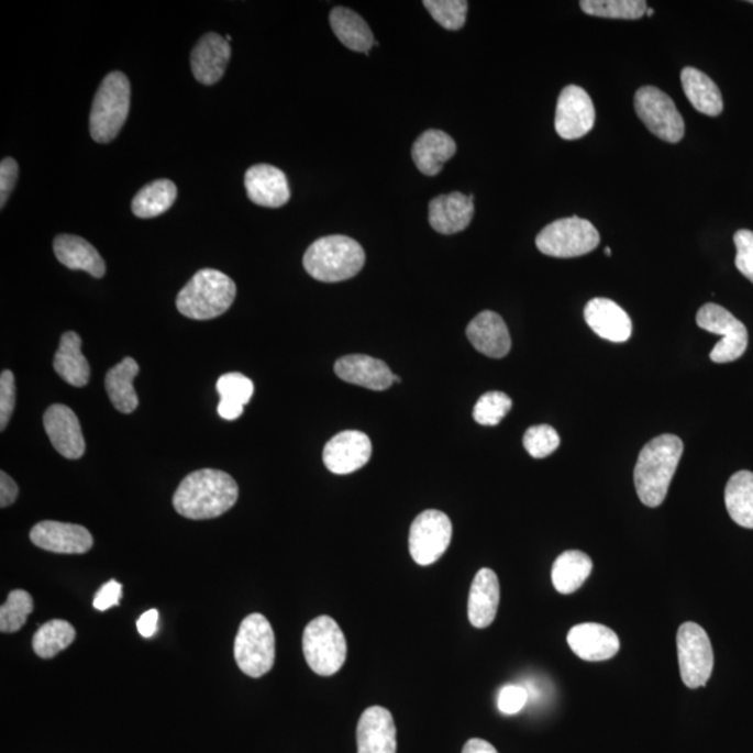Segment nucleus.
Listing matches in <instances>:
<instances>
[{
	"label": "nucleus",
	"mask_w": 753,
	"mask_h": 753,
	"mask_svg": "<svg viewBox=\"0 0 753 753\" xmlns=\"http://www.w3.org/2000/svg\"><path fill=\"white\" fill-rule=\"evenodd\" d=\"M176 197H178V189H176L174 181L168 179L151 181L134 196L132 201L133 214L143 218V220L163 215L174 206Z\"/></svg>",
	"instance_id": "f704fd0d"
},
{
	"label": "nucleus",
	"mask_w": 753,
	"mask_h": 753,
	"mask_svg": "<svg viewBox=\"0 0 753 753\" xmlns=\"http://www.w3.org/2000/svg\"><path fill=\"white\" fill-rule=\"evenodd\" d=\"M594 101L584 88L565 87L560 93L555 109V130L564 140H576L586 136L595 126Z\"/></svg>",
	"instance_id": "ddd939ff"
},
{
	"label": "nucleus",
	"mask_w": 753,
	"mask_h": 753,
	"mask_svg": "<svg viewBox=\"0 0 753 753\" xmlns=\"http://www.w3.org/2000/svg\"><path fill=\"white\" fill-rule=\"evenodd\" d=\"M230 41L215 33L202 36L191 52V71L201 85L212 86L225 75L231 59Z\"/></svg>",
	"instance_id": "aec40b11"
},
{
	"label": "nucleus",
	"mask_w": 753,
	"mask_h": 753,
	"mask_svg": "<svg viewBox=\"0 0 753 753\" xmlns=\"http://www.w3.org/2000/svg\"><path fill=\"white\" fill-rule=\"evenodd\" d=\"M122 585L118 580H109L108 584L103 585L100 590L97 591L96 597H93V607L98 611H107L119 605L122 599Z\"/></svg>",
	"instance_id": "49530a36"
},
{
	"label": "nucleus",
	"mask_w": 753,
	"mask_h": 753,
	"mask_svg": "<svg viewBox=\"0 0 753 753\" xmlns=\"http://www.w3.org/2000/svg\"><path fill=\"white\" fill-rule=\"evenodd\" d=\"M366 254L353 239L332 235L319 239L304 253L306 272L321 283H342L365 267Z\"/></svg>",
	"instance_id": "7ed1b4c3"
},
{
	"label": "nucleus",
	"mask_w": 753,
	"mask_h": 753,
	"mask_svg": "<svg viewBox=\"0 0 753 753\" xmlns=\"http://www.w3.org/2000/svg\"><path fill=\"white\" fill-rule=\"evenodd\" d=\"M75 639L76 630L69 622L52 620L34 633L33 649L41 658H54L56 654L69 647Z\"/></svg>",
	"instance_id": "c9c22d12"
},
{
	"label": "nucleus",
	"mask_w": 753,
	"mask_h": 753,
	"mask_svg": "<svg viewBox=\"0 0 753 753\" xmlns=\"http://www.w3.org/2000/svg\"><path fill=\"white\" fill-rule=\"evenodd\" d=\"M455 154L456 143L443 130H428L420 134L412 147L414 165L425 176L439 175L446 160Z\"/></svg>",
	"instance_id": "a878e982"
},
{
	"label": "nucleus",
	"mask_w": 753,
	"mask_h": 753,
	"mask_svg": "<svg viewBox=\"0 0 753 753\" xmlns=\"http://www.w3.org/2000/svg\"><path fill=\"white\" fill-rule=\"evenodd\" d=\"M696 323L700 329L720 335L721 341L710 352L715 363H730L740 359L748 347V330L729 310L708 303L699 309Z\"/></svg>",
	"instance_id": "9b49d317"
},
{
	"label": "nucleus",
	"mask_w": 753,
	"mask_h": 753,
	"mask_svg": "<svg viewBox=\"0 0 753 753\" xmlns=\"http://www.w3.org/2000/svg\"><path fill=\"white\" fill-rule=\"evenodd\" d=\"M357 753H397V727L381 706L363 711L356 731Z\"/></svg>",
	"instance_id": "f3484780"
},
{
	"label": "nucleus",
	"mask_w": 753,
	"mask_h": 753,
	"mask_svg": "<svg viewBox=\"0 0 753 753\" xmlns=\"http://www.w3.org/2000/svg\"><path fill=\"white\" fill-rule=\"evenodd\" d=\"M679 672L690 689L708 684L715 667L713 647L708 633L695 622H685L677 633Z\"/></svg>",
	"instance_id": "1a4fd4ad"
},
{
	"label": "nucleus",
	"mask_w": 753,
	"mask_h": 753,
	"mask_svg": "<svg viewBox=\"0 0 753 753\" xmlns=\"http://www.w3.org/2000/svg\"><path fill=\"white\" fill-rule=\"evenodd\" d=\"M335 374L341 380L355 386L384 391L395 383V374L383 361L366 355H350L341 357L335 363Z\"/></svg>",
	"instance_id": "b1692460"
},
{
	"label": "nucleus",
	"mask_w": 753,
	"mask_h": 753,
	"mask_svg": "<svg viewBox=\"0 0 753 753\" xmlns=\"http://www.w3.org/2000/svg\"><path fill=\"white\" fill-rule=\"evenodd\" d=\"M646 14H647V18H652V15L654 14V10L651 8H647Z\"/></svg>",
	"instance_id": "3c124183"
},
{
	"label": "nucleus",
	"mask_w": 753,
	"mask_h": 753,
	"mask_svg": "<svg viewBox=\"0 0 753 753\" xmlns=\"http://www.w3.org/2000/svg\"><path fill=\"white\" fill-rule=\"evenodd\" d=\"M467 340L476 351L492 359H501L511 351V336L506 321L495 311L477 314L466 329Z\"/></svg>",
	"instance_id": "412c9836"
},
{
	"label": "nucleus",
	"mask_w": 753,
	"mask_h": 753,
	"mask_svg": "<svg viewBox=\"0 0 753 753\" xmlns=\"http://www.w3.org/2000/svg\"><path fill=\"white\" fill-rule=\"evenodd\" d=\"M600 235L594 223L579 217L563 218L545 226L536 237V246L545 256L573 258L594 252Z\"/></svg>",
	"instance_id": "6e6552de"
},
{
	"label": "nucleus",
	"mask_w": 753,
	"mask_h": 753,
	"mask_svg": "<svg viewBox=\"0 0 753 753\" xmlns=\"http://www.w3.org/2000/svg\"><path fill=\"white\" fill-rule=\"evenodd\" d=\"M528 698V690L521 687V685H507L498 695V709H500L502 715H517L527 706Z\"/></svg>",
	"instance_id": "c03bdc74"
},
{
	"label": "nucleus",
	"mask_w": 753,
	"mask_h": 753,
	"mask_svg": "<svg viewBox=\"0 0 753 753\" xmlns=\"http://www.w3.org/2000/svg\"><path fill=\"white\" fill-rule=\"evenodd\" d=\"M605 253H606V256H607V257H610V256H611L610 247H606V248H605Z\"/></svg>",
	"instance_id": "603ef678"
},
{
	"label": "nucleus",
	"mask_w": 753,
	"mask_h": 753,
	"mask_svg": "<svg viewBox=\"0 0 753 753\" xmlns=\"http://www.w3.org/2000/svg\"><path fill=\"white\" fill-rule=\"evenodd\" d=\"M594 569L588 554L569 550L554 561L552 579L555 590L561 595H571L579 590Z\"/></svg>",
	"instance_id": "2f4dec72"
},
{
	"label": "nucleus",
	"mask_w": 753,
	"mask_h": 753,
	"mask_svg": "<svg viewBox=\"0 0 753 753\" xmlns=\"http://www.w3.org/2000/svg\"><path fill=\"white\" fill-rule=\"evenodd\" d=\"M248 199L254 204L279 209L290 199V190L287 176L277 166L258 164L247 169L244 175Z\"/></svg>",
	"instance_id": "a211bd4d"
},
{
	"label": "nucleus",
	"mask_w": 753,
	"mask_h": 753,
	"mask_svg": "<svg viewBox=\"0 0 753 753\" xmlns=\"http://www.w3.org/2000/svg\"><path fill=\"white\" fill-rule=\"evenodd\" d=\"M474 200V196H465L458 191L435 197L429 206L431 228L443 235L465 231L475 214Z\"/></svg>",
	"instance_id": "4be33fe9"
},
{
	"label": "nucleus",
	"mask_w": 753,
	"mask_h": 753,
	"mask_svg": "<svg viewBox=\"0 0 753 753\" xmlns=\"http://www.w3.org/2000/svg\"><path fill=\"white\" fill-rule=\"evenodd\" d=\"M235 661L248 677L259 678L272 672L275 663V635L266 617L254 612L239 627L235 639Z\"/></svg>",
	"instance_id": "423d86ee"
},
{
	"label": "nucleus",
	"mask_w": 753,
	"mask_h": 753,
	"mask_svg": "<svg viewBox=\"0 0 753 753\" xmlns=\"http://www.w3.org/2000/svg\"><path fill=\"white\" fill-rule=\"evenodd\" d=\"M140 372L133 357H124L121 363L107 373L106 388L109 399L122 413H133L139 407V397L133 387L134 378Z\"/></svg>",
	"instance_id": "7c9ffc66"
},
{
	"label": "nucleus",
	"mask_w": 753,
	"mask_h": 753,
	"mask_svg": "<svg viewBox=\"0 0 753 753\" xmlns=\"http://www.w3.org/2000/svg\"><path fill=\"white\" fill-rule=\"evenodd\" d=\"M573 652L586 662H605L620 651V639L609 627L585 622L573 628L567 636Z\"/></svg>",
	"instance_id": "6ab92c4d"
},
{
	"label": "nucleus",
	"mask_w": 753,
	"mask_h": 753,
	"mask_svg": "<svg viewBox=\"0 0 753 753\" xmlns=\"http://www.w3.org/2000/svg\"><path fill=\"white\" fill-rule=\"evenodd\" d=\"M423 7L431 18L445 30L458 31L466 23L467 7L465 0H424Z\"/></svg>",
	"instance_id": "58836bf2"
},
{
	"label": "nucleus",
	"mask_w": 753,
	"mask_h": 753,
	"mask_svg": "<svg viewBox=\"0 0 753 753\" xmlns=\"http://www.w3.org/2000/svg\"><path fill=\"white\" fill-rule=\"evenodd\" d=\"M236 285L228 275L206 268L185 285L176 298L180 314L191 320H212L230 310Z\"/></svg>",
	"instance_id": "20e7f679"
},
{
	"label": "nucleus",
	"mask_w": 753,
	"mask_h": 753,
	"mask_svg": "<svg viewBox=\"0 0 753 753\" xmlns=\"http://www.w3.org/2000/svg\"><path fill=\"white\" fill-rule=\"evenodd\" d=\"M500 605V582L495 571L481 568L472 582L467 616L470 624L487 628L495 622Z\"/></svg>",
	"instance_id": "393cba45"
},
{
	"label": "nucleus",
	"mask_w": 753,
	"mask_h": 753,
	"mask_svg": "<svg viewBox=\"0 0 753 753\" xmlns=\"http://www.w3.org/2000/svg\"><path fill=\"white\" fill-rule=\"evenodd\" d=\"M237 497V483L232 476L218 469H201L181 480L173 502L181 517L202 521L230 511Z\"/></svg>",
	"instance_id": "f257e3e1"
},
{
	"label": "nucleus",
	"mask_w": 753,
	"mask_h": 753,
	"mask_svg": "<svg viewBox=\"0 0 753 753\" xmlns=\"http://www.w3.org/2000/svg\"><path fill=\"white\" fill-rule=\"evenodd\" d=\"M33 610L34 601L29 591H10L7 602L0 607V631L14 633L22 630Z\"/></svg>",
	"instance_id": "4c0bfd02"
},
{
	"label": "nucleus",
	"mask_w": 753,
	"mask_h": 753,
	"mask_svg": "<svg viewBox=\"0 0 753 753\" xmlns=\"http://www.w3.org/2000/svg\"><path fill=\"white\" fill-rule=\"evenodd\" d=\"M81 337L75 331H67L60 337L59 350L54 357L55 372L62 380L73 387H86L90 381V365L81 353Z\"/></svg>",
	"instance_id": "cd10ccee"
},
{
	"label": "nucleus",
	"mask_w": 753,
	"mask_h": 753,
	"mask_svg": "<svg viewBox=\"0 0 753 753\" xmlns=\"http://www.w3.org/2000/svg\"><path fill=\"white\" fill-rule=\"evenodd\" d=\"M372 441L365 433L346 430L326 443L323 461L335 475H350L362 469L372 458Z\"/></svg>",
	"instance_id": "4468645a"
},
{
	"label": "nucleus",
	"mask_w": 753,
	"mask_h": 753,
	"mask_svg": "<svg viewBox=\"0 0 753 753\" xmlns=\"http://www.w3.org/2000/svg\"><path fill=\"white\" fill-rule=\"evenodd\" d=\"M523 446L533 458L542 459L558 449L560 435L552 425H533L524 433Z\"/></svg>",
	"instance_id": "a19ab883"
},
{
	"label": "nucleus",
	"mask_w": 753,
	"mask_h": 753,
	"mask_svg": "<svg viewBox=\"0 0 753 753\" xmlns=\"http://www.w3.org/2000/svg\"><path fill=\"white\" fill-rule=\"evenodd\" d=\"M30 539L36 547L56 554H85L93 545L92 534L81 524L56 521L36 523Z\"/></svg>",
	"instance_id": "2eb2a0df"
},
{
	"label": "nucleus",
	"mask_w": 753,
	"mask_h": 753,
	"mask_svg": "<svg viewBox=\"0 0 753 753\" xmlns=\"http://www.w3.org/2000/svg\"><path fill=\"white\" fill-rule=\"evenodd\" d=\"M579 7L595 18L616 20H639L647 10L643 0H582Z\"/></svg>",
	"instance_id": "e433bc0d"
},
{
	"label": "nucleus",
	"mask_w": 753,
	"mask_h": 753,
	"mask_svg": "<svg viewBox=\"0 0 753 753\" xmlns=\"http://www.w3.org/2000/svg\"><path fill=\"white\" fill-rule=\"evenodd\" d=\"M15 407V380L13 373L3 370L0 376V430L7 429Z\"/></svg>",
	"instance_id": "37998d69"
},
{
	"label": "nucleus",
	"mask_w": 753,
	"mask_h": 753,
	"mask_svg": "<svg viewBox=\"0 0 753 753\" xmlns=\"http://www.w3.org/2000/svg\"><path fill=\"white\" fill-rule=\"evenodd\" d=\"M726 507L732 521L753 529V474L741 470L732 475L726 487Z\"/></svg>",
	"instance_id": "72a5a7b5"
},
{
	"label": "nucleus",
	"mask_w": 753,
	"mask_h": 753,
	"mask_svg": "<svg viewBox=\"0 0 753 753\" xmlns=\"http://www.w3.org/2000/svg\"><path fill=\"white\" fill-rule=\"evenodd\" d=\"M330 24L336 38L351 51L361 54H370V49L376 45L368 24L361 14L347 8L337 7L331 10Z\"/></svg>",
	"instance_id": "c85d7f7f"
},
{
	"label": "nucleus",
	"mask_w": 753,
	"mask_h": 753,
	"mask_svg": "<svg viewBox=\"0 0 753 753\" xmlns=\"http://www.w3.org/2000/svg\"><path fill=\"white\" fill-rule=\"evenodd\" d=\"M512 409L511 398L500 391L481 395L475 405L474 418L481 425H497Z\"/></svg>",
	"instance_id": "ea45409f"
},
{
	"label": "nucleus",
	"mask_w": 753,
	"mask_h": 753,
	"mask_svg": "<svg viewBox=\"0 0 753 753\" xmlns=\"http://www.w3.org/2000/svg\"><path fill=\"white\" fill-rule=\"evenodd\" d=\"M682 82L685 96L696 111L708 117H719L723 112V97L719 87L705 73L695 67H685L682 73Z\"/></svg>",
	"instance_id": "c756f323"
},
{
	"label": "nucleus",
	"mask_w": 753,
	"mask_h": 753,
	"mask_svg": "<svg viewBox=\"0 0 753 753\" xmlns=\"http://www.w3.org/2000/svg\"><path fill=\"white\" fill-rule=\"evenodd\" d=\"M684 452L683 441L663 434L643 446L633 470L636 492L649 508L662 506Z\"/></svg>",
	"instance_id": "f03ea898"
},
{
	"label": "nucleus",
	"mask_w": 753,
	"mask_h": 753,
	"mask_svg": "<svg viewBox=\"0 0 753 753\" xmlns=\"http://www.w3.org/2000/svg\"><path fill=\"white\" fill-rule=\"evenodd\" d=\"M635 111L654 136L667 143L682 142L685 123L672 98L657 87L645 86L635 93Z\"/></svg>",
	"instance_id": "9d476101"
},
{
	"label": "nucleus",
	"mask_w": 753,
	"mask_h": 753,
	"mask_svg": "<svg viewBox=\"0 0 753 753\" xmlns=\"http://www.w3.org/2000/svg\"><path fill=\"white\" fill-rule=\"evenodd\" d=\"M19 178V165L13 158H4L0 164V206H7Z\"/></svg>",
	"instance_id": "a18cd8bd"
},
{
	"label": "nucleus",
	"mask_w": 753,
	"mask_h": 753,
	"mask_svg": "<svg viewBox=\"0 0 753 753\" xmlns=\"http://www.w3.org/2000/svg\"><path fill=\"white\" fill-rule=\"evenodd\" d=\"M217 391L221 397L218 414L225 420H236L242 417L244 407L251 402L254 384L241 373H226L218 378Z\"/></svg>",
	"instance_id": "473e14b6"
},
{
	"label": "nucleus",
	"mask_w": 753,
	"mask_h": 753,
	"mask_svg": "<svg viewBox=\"0 0 753 753\" xmlns=\"http://www.w3.org/2000/svg\"><path fill=\"white\" fill-rule=\"evenodd\" d=\"M18 496L19 487L12 477L4 474V472H0V507L7 508L12 506Z\"/></svg>",
	"instance_id": "de8ad7c7"
},
{
	"label": "nucleus",
	"mask_w": 753,
	"mask_h": 753,
	"mask_svg": "<svg viewBox=\"0 0 753 753\" xmlns=\"http://www.w3.org/2000/svg\"><path fill=\"white\" fill-rule=\"evenodd\" d=\"M751 3L753 4V0H752V2H751Z\"/></svg>",
	"instance_id": "864d4df0"
},
{
	"label": "nucleus",
	"mask_w": 753,
	"mask_h": 753,
	"mask_svg": "<svg viewBox=\"0 0 753 753\" xmlns=\"http://www.w3.org/2000/svg\"><path fill=\"white\" fill-rule=\"evenodd\" d=\"M737 247L735 266L753 284V232L741 230L734 235Z\"/></svg>",
	"instance_id": "79ce46f5"
},
{
	"label": "nucleus",
	"mask_w": 753,
	"mask_h": 753,
	"mask_svg": "<svg viewBox=\"0 0 753 753\" xmlns=\"http://www.w3.org/2000/svg\"><path fill=\"white\" fill-rule=\"evenodd\" d=\"M130 111V81L122 71H112L93 97L90 132L97 143H111L121 133Z\"/></svg>",
	"instance_id": "39448f33"
},
{
	"label": "nucleus",
	"mask_w": 753,
	"mask_h": 753,
	"mask_svg": "<svg viewBox=\"0 0 753 753\" xmlns=\"http://www.w3.org/2000/svg\"><path fill=\"white\" fill-rule=\"evenodd\" d=\"M54 252L59 263L70 269H81L92 275L93 278H102L107 273L106 262L97 248L86 239L75 235H59L54 241Z\"/></svg>",
	"instance_id": "bb28decb"
},
{
	"label": "nucleus",
	"mask_w": 753,
	"mask_h": 753,
	"mask_svg": "<svg viewBox=\"0 0 753 753\" xmlns=\"http://www.w3.org/2000/svg\"><path fill=\"white\" fill-rule=\"evenodd\" d=\"M462 753H498L496 748L485 740L472 739L466 742Z\"/></svg>",
	"instance_id": "8fccbe9b"
},
{
	"label": "nucleus",
	"mask_w": 753,
	"mask_h": 753,
	"mask_svg": "<svg viewBox=\"0 0 753 753\" xmlns=\"http://www.w3.org/2000/svg\"><path fill=\"white\" fill-rule=\"evenodd\" d=\"M44 428L54 449L67 459H79L86 452L79 418L65 405H52L44 414Z\"/></svg>",
	"instance_id": "dca6fc26"
},
{
	"label": "nucleus",
	"mask_w": 753,
	"mask_h": 753,
	"mask_svg": "<svg viewBox=\"0 0 753 753\" xmlns=\"http://www.w3.org/2000/svg\"><path fill=\"white\" fill-rule=\"evenodd\" d=\"M584 314L586 324L602 340L620 344L632 335L630 315L616 301L606 298L590 300Z\"/></svg>",
	"instance_id": "5701e85b"
},
{
	"label": "nucleus",
	"mask_w": 753,
	"mask_h": 753,
	"mask_svg": "<svg viewBox=\"0 0 753 753\" xmlns=\"http://www.w3.org/2000/svg\"><path fill=\"white\" fill-rule=\"evenodd\" d=\"M158 610H148L145 611L142 617L139 618L137 621V630L140 632V635L144 638H151L155 635V632L158 631Z\"/></svg>",
	"instance_id": "09e8293b"
},
{
	"label": "nucleus",
	"mask_w": 753,
	"mask_h": 753,
	"mask_svg": "<svg viewBox=\"0 0 753 753\" xmlns=\"http://www.w3.org/2000/svg\"><path fill=\"white\" fill-rule=\"evenodd\" d=\"M346 639L334 618L317 617L306 627L303 653L306 662L315 674L331 677L340 672L346 661Z\"/></svg>",
	"instance_id": "0eeeda50"
},
{
	"label": "nucleus",
	"mask_w": 753,
	"mask_h": 753,
	"mask_svg": "<svg viewBox=\"0 0 753 753\" xmlns=\"http://www.w3.org/2000/svg\"><path fill=\"white\" fill-rule=\"evenodd\" d=\"M452 523L444 512L428 510L414 519L409 533V552L414 563L428 567L450 547Z\"/></svg>",
	"instance_id": "f8f14e48"
}]
</instances>
